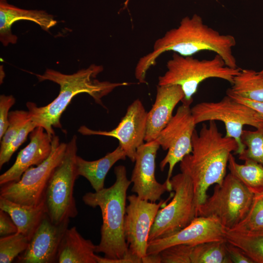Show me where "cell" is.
I'll return each instance as SVG.
<instances>
[{
	"mask_svg": "<svg viewBox=\"0 0 263 263\" xmlns=\"http://www.w3.org/2000/svg\"><path fill=\"white\" fill-rule=\"evenodd\" d=\"M184 98V92L179 85L157 86L155 102L147 114L146 142L157 138L172 117L175 107Z\"/></svg>",
	"mask_w": 263,
	"mask_h": 263,
	"instance_id": "obj_18",
	"label": "cell"
},
{
	"mask_svg": "<svg viewBox=\"0 0 263 263\" xmlns=\"http://www.w3.org/2000/svg\"><path fill=\"white\" fill-rule=\"evenodd\" d=\"M31 120V115L28 111L16 110L9 113V125L0 140V151L5 148L21 129Z\"/></svg>",
	"mask_w": 263,
	"mask_h": 263,
	"instance_id": "obj_29",
	"label": "cell"
},
{
	"mask_svg": "<svg viewBox=\"0 0 263 263\" xmlns=\"http://www.w3.org/2000/svg\"><path fill=\"white\" fill-rule=\"evenodd\" d=\"M52 138L40 126L30 134V142L19 152L14 164L0 176V185L19 181L30 167L38 166L50 156Z\"/></svg>",
	"mask_w": 263,
	"mask_h": 263,
	"instance_id": "obj_17",
	"label": "cell"
},
{
	"mask_svg": "<svg viewBox=\"0 0 263 263\" xmlns=\"http://www.w3.org/2000/svg\"><path fill=\"white\" fill-rule=\"evenodd\" d=\"M167 71L158 77V85H179L184 94L182 103L191 104L199 85L205 80L217 78L232 84L241 68L227 66L218 55L211 59H199L173 53L167 63Z\"/></svg>",
	"mask_w": 263,
	"mask_h": 263,
	"instance_id": "obj_5",
	"label": "cell"
},
{
	"mask_svg": "<svg viewBox=\"0 0 263 263\" xmlns=\"http://www.w3.org/2000/svg\"><path fill=\"white\" fill-rule=\"evenodd\" d=\"M263 227V193L254 194L245 218L234 228L254 229Z\"/></svg>",
	"mask_w": 263,
	"mask_h": 263,
	"instance_id": "obj_30",
	"label": "cell"
},
{
	"mask_svg": "<svg viewBox=\"0 0 263 263\" xmlns=\"http://www.w3.org/2000/svg\"><path fill=\"white\" fill-rule=\"evenodd\" d=\"M20 20L34 22L46 31L57 23L53 16L43 10L20 9L0 0V40L4 46L16 43L18 38L12 34L11 27Z\"/></svg>",
	"mask_w": 263,
	"mask_h": 263,
	"instance_id": "obj_19",
	"label": "cell"
},
{
	"mask_svg": "<svg viewBox=\"0 0 263 263\" xmlns=\"http://www.w3.org/2000/svg\"><path fill=\"white\" fill-rule=\"evenodd\" d=\"M190 106L183 103L156 139L164 150H168L160 168L163 171L169 165L165 182L172 190L170 179L174 167L192 151V138L196 124Z\"/></svg>",
	"mask_w": 263,
	"mask_h": 263,
	"instance_id": "obj_11",
	"label": "cell"
},
{
	"mask_svg": "<svg viewBox=\"0 0 263 263\" xmlns=\"http://www.w3.org/2000/svg\"><path fill=\"white\" fill-rule=\"evenodd\" d=\"M173 194L158 203L142 199L137 195L127 197L129 205L126 209L124 231L131 253L142 259L147 255L149 233L155 218L160 208L167 205Z\"/></svg>",
	"mask_w": 263,
	"mask_h": 263,
	"instance_id": "obj_12",
	"label": "cell"
},
{
	"mask_svg": "<svg viewBox=\"0 0 263 263\" xmlns=\"http://www.w3.org/2000/svg\"><path fill=\"white\" fill-rule=\"evenodd\" d=\"M226 94L230 96L236 101L245 104L254 110H255L263 119V102L253 101L235 94L228 91H226Z\"/></svg>",
	"mask_w": 263,
	"mask_h": 263,
	"instance_id": "obj_36",
	"label": "cell"
},
{
	"mask_svg": "<svg viewBox=\"0 0 263 263\" xmlns=\"http://www.w3.org/2000/svg\"><path fill=\"white\" fill-rule=\"evenodd\" d=\"M258 73L260 75L263 77V67L260 71L258 72Z\"/></svg>",
	"mask_w": 263,
	"mask_h": 263,
	"instance_id": "obj_38",
	"label": "cell"
},
{
	"mask_svg": "<svg viewBox=\"0 0 263 263\" xmlns=\"http://www.w3.org/2000/svg\"><path fill=\"white\" fill-rule=\"evenodd\" d=\"M160 147L155 139L137 149L131 179L132 191L141 199L151 202L159 201L166 191H172L166 182L161 184L155 178V159Z\"/></svg>",
	"mask_w": 263,
	"mask_h": 263,
	"instance_id": "obj_14",
	"label": "cell"
},
{
	"mask_svg": "<svg viewBox=\"0 0 263 263\" xmlns=\"http://www.w3.org/2000/svg\"><path fill=\"white\" fill-rule=\"evenodd\" d=\"M95 249L96 245L84 238L75 226L68 228L59 246L56 263H97Z\"/></svg>",
	"mask_w": 263,
	"mask_h": 263,
	"instance_id": "obj_20",
	"label": "cell"
},
{
	"mask_svg": "<svg viewBox=\"0 0 263 263\" xmlns=\"http://www.w3.org/2000/svg\"><path fill=\"white\" fill-rule=\"evenodd\" d=\"M114 173L116 179L112 186L95 192H87L82 200L90 207H98L101 211V238L96 245V253H102L105 257L114 259L113 263H119L122 260L131 263L132 258L124 234V223L127 191L132 182L127 178L124 166H116Z\"/></svg>",
	"mask_w": 263,
	"mask_h": 263,
	"instance_id": "obj_4",
	"label": "cell"
},
{
	"mask_svg": "<svg viewBox=\"0 0 263 263\" xmlns=\"http://www.w3.org/2000/svg\"><path fill=\"white\" fill-rule=\"evenodd\" d=\"M127 155L119 145L113 151L94 161H87L77 155L76 171L78 176L85 177L95 191L104 188L106 176L113 165L119 160H125Z\"/></svg>",
	"mask_w": 263,
	"mask_h": 263,
	"instance_id": "obj_22",
	"label": "cell"
},
{
	"mask_svg": "<svg viewBox=\"0 0 263 263\" xmlns=\"http://www.w3.org/2000/svg\"><path fill=\"white\" fill-rule=\"evenodd\" d=\"M129 0H126L125 3V5L126 6L128 4V1Z\"/></svg>",
	"mask_w": 263,
	"mask_h": 263,
	"instance_id": "obj_39",
	"label": "cell"
},
{
	"mask_svg": "<svg viewBox=\"0 0 263 263\" xmlns=\"http://www.w3.org/2000/svg\"><path fill=\"white\" fill-rule=\"evenodd\" d=\"M236 44L233 36L221 34L205 24L199 15L186 16L177 27L169 30L155 41L151 52L140 58L135 68V77L140 83H146L147 72L155 64L158 57L168 51L183 56H192L203 51H212L221 56L227 66L237 68L232 52Z\"/></svg>",
	"mask_w": 263,
	"mask_h": 263,
	"instance_id": "obj_1",
	"label": "cell"
},
{
	"mask_svg": "<svg viewBox=\"0 0 263 263\" xmlns=\"http://www.w3.org/2000/svg\"><path fill=\"white\" fill-rule=\"evenodd\" d=\"M103 71L101 65L91 64L71 75L47 69L42 75L35 74L39 81L49 80L59 85L58 96L46 106L38 107L34 102L26 103L31 120L37 126L42 127L52 137L55 135L54 128L62 129L60 118L72 99L76 95L86 93L103 107L101 99L115 88L129 85L127 82L100 81L96 77Z\"/></svg>",
	"mask_w": 263,
	"mask_h": 263,
	"instance_id": "obj_3",
	"label": "cell"
},
{
	"mask_svg": "<svg viewBox=\"0 0 263 263\" xmlns=\"http://www.w3.org/2000/svg\"><path fill=\"white\" fill-rule=\"evenodd\" d=\"M52 143V150L48 158L36 167H30L19 181L1 186L0 197L27 206H37L44 199L49 179L61 161L67 145L60 142L56 135Z\"/></svg>",
	"mask_w": 263,
	"mask_h": 263,
	"instance_id": "obj_9",
	"label": "cell"
},
{
	"mask_svg": "<svg viewBox=\"0 0 263 263\" xmlns=\"http://www.w3.org/2000/svg\"><path fill=\"white\" fill-rule=\"evenodd\" d=\"M77 136L67 143L65 154L53 171L45 194L47 214L56 224L75 218L78 214L74 196L76 171Z\"/></svg>",
	"mask_w": 263,
	"mask_h": 263,
	"instance_id": "obj_6",
	"label": "cell"
},
{
	"mask_svg": "<svg viewBox=\"0 0 263 263\" xmlns=\"http://www.w3.org/2000/svg\"><path fill=\"white\" fill-rule=\"evenodd\" d=\"M30 240L18 232L0 238V263H10L27 248Z\"/></svg>",
	"mask_w": 263,
	"mask_h": 263,
	"instance_id": "obj_28",
	"label": "cell"
},
{
	"mask_svg": "<svg viewBox=\"0 0 263 263\" xmlns=\"http://www.w3.org/2000/svg\"><path fill=\"white\" fill-rule=\"evenodd\" d=\"M226 244L224 240L193 245L191 263H232Z\"/></svg>",
	"mask_w": 263,
	"mask_h": 263,
	"instance_id": "obj_26",
	"label": "cell"
},
{
	"mask_svg": "<svg viewBox=\"0 0 263 263\" xmlns=\"http://www.w3.org/2000/svg\"><path fill=\"white\" fill-rule=\"evenodd\" d=\"M191 109L196 124L205 121L223 122L226 130L225 135L234 139L238 145L236 153L238 155L245 149L241 140L244 126L257 128L263 124V119L255 110L227 94L219 101L201 102Z\"/></svg>",
	"mask_w": 263,
	"mask_h": 263,
	"instance_id": "obj_10",
	"label": "cell"
},
{
	"mask_svg": "<svg viewBox=\"0 0 263 263\" xmlns=\"http://www.w3.org/2000/svg\"><path fill=\"white\" fill-rule=\"evenodd\" d=\"M254 194L231 173L216 184L211 196L197 209L196 217H213L226 229L236 227L246 216Z\"/></svg>",
	"mask_w": 263,
	"mask_h": 263,
	"instance_id": "obj_7",
	"label": "cell"
},
{
	"mask_svg": "<svg viewBox=\"0 0 263 263\" xmlns=\"http://www.w3.org/2000/svg\"><path fill=\"white\" fill-rule=\"evenodd\" d=\"M226 250L232 263H254L239 247L226 242Z\"/></svg>",
	"mask_w": 263,
	"mask_h": 263,
	"instance_id": "obj_35",
	"label": "cell"
},
{
	"mask_svg": "<svg viewBox=\"0 0 263 263\" xmlns=\"http://www.w3.org/2000/svg\"><path fill=\"white\" fill-rule=\"evenodd\" d=\"M15 101L12 95L0 96V140L8 127L9 110L14 105Z\"/></svg>",
	"mask_w": 263,
	"mask_h": 263,
	"instance_id": "obj_33",
	"label": "cell"
},
{
	"mask_svg": "<svg viewBox=\"0 0 263 263\" xmlns=\"http://www.w3.org/2000/svg\"><path fill=\"white\" fill-rule=\"evenodd\" d=\"M170 183L173 196L169 204L159 209L150 228L149 242L175 233L196 217L197 207L190 178L181 172L171 177Z\"/></svg>",
	"mask_w": 263,
	"mask_h": 263,
	"instance_id": "obj_8",
	"label": "cell"
},
{
	"mask_svg": "<svg viewBox=\"0 0 263 263\" xmlns=\"http://www.w3.org/2000/svg\"><path fill=\"white\" fill-rule=\"evenodd\" d=\"M70 219L56 224L47 214L30 240L27 249L17 258L19 263H56L59 246Z\"/></svg>",
	"mask_w": 263,
	"mask_h": 263,
	"instance_id": "obj_16",
	"label": "cell"
},
{
	"mask_svg": "<svg viewBox=\"0 0 263 263\" xmlns=\"http://www.w3.org/2000/svg\"><path fill=\"white\" fill-rule=\"evenodd\" d=\"M147 114L143 103L137 99L128 106L125 115L113 130L95 131L82 126L78 132L83 135H100L115 138L127 157L134 162L137 149L144 143Z\"/></svg>",
	"mask_w": 263,
	"mask_h": 263,
	"instance_id": "obj_13",
	"label": "cell"
},
{
	"mask_svg": "<svg viewBox=\"0 0 263 263\" xmlns=\"http://www.w3.org/2000/svg\"><path fill=\"white\" fill-rule=\"evenodd\" d=\"M143 263H161L159 254L147 255L142 259Z\"/></svg>",
	"mask_w": 263,
	"mask_h": 263,
	"instance_id": "obj_37",
	"label": "cell"
},
{
	"mask_svg": "<svg viewBox=\"0 0 263 263\" xmlns=\"http://www.w3.org/2000/svg\"><path fill=\"white\" fill-rule=\"evenodd\" d=\"M231 93L253 101L263 102V77L258 72L241 69L234 78Z\"/></svg>",
	"mask_w": 263,
	"mask_h": 263,
	"instance_id": "obj_25",
	"label": "cell"
},
{
	"mask_svg": "<svg viewBox=\"0 0 263 263\" xmlns=\"http://www.w3.org/2000/svg\"><path fill=\"white\" fill-rule=\"evenodd\" d=\"M230 173L240 180L253 194L263 193V165L247 160L244 163H237L230 154L227 166Z\"/></svg>",
	"mask_w": 263,
	"mask_h": 263,
	"instance_id": "obj_24",
	"label": "cell"
},
{
	"mask_svg": "<svg viewBox=\"0 0 263 263\" xmlns=\"http://www.w3.org/2000/svg\"><path fill=\"white\" fill-rule=\"evenodd\" d=\"M225 228L215 218L197 216L187 226L168 237L149 242L147 255L158 254L177 244L195 245L204 243L225 240Z\"/></svg>",
	"mask_w": 263,
	"mask_h": 263,
	"instance_id": "obj_15",
	"label": "cell"
},
{
	"mask_svg": "<svg viewBox=\"0 0 263 263\" xmlns=\"http://www.w3.org/2000/svg\"><path fill=\"white\" fill-rule=\"evenodd\" d=\"M225 238L227 242L241 248L254 263H263V227L225 228Z\"/></svg>",
	"mask_w": 263,
	"mask_h": 263,
	"instance_id": "obj_23",
	"label": "cell"
},
{
	"mask_svg": "<svg viewBox=\"0 0 263 263\" xmlns=\"http://www.w3.org/2000/svg\"><path fill=\"white\" fill-rule=\"evenodd\" d=\"M17 232L18 228L9 214L0 209V237L8 236Z\"/></svg>",
	"mask_w": 263,
	"mask_h": 263,
	"instance_id": "obj_34",
	"label": "cell"
},
{
	"mask_svg": "<svg viewBox=\"0 0 263 263\" xmlns=\"http://www.w3.org/2000/svg\"><path fill=\"white\" fill-rule=\"evenodd\" d=\"M203 124L192 138V151L180 162L181 172L192 182L197 209L208 197L211 185L220 184L226 176L229 157L238 150L236 140L224 136L215 121ZM197 212V211H196Z\"/></svg>",
	"mask_w": 263,
	"mask_h": 263,
	"instance_id": "obj_2",
	"label": "cell"
},
{
	"mask_svg": "<svg viewBox=\"0 0 263 263\" xmlns=\"http://www.w3.org/2000/svg\"><path fill=\"white\" fill-rule=\"evenodd\" d=\"M0 209L9 214L18 228V232L29 240L47 214L45 198L37 206H27L0 197Z\"/></svg>",
	"mask_w": 263,
	"mask_h": 263,
	"instance_id": "obj_21",
	"label": "cell"
},
{
	"mask_svg": "<svg viewBox=\"0 0 263 263\" xmlns=\"http://www.w3.org/2000/svg\"><path fill=\"white\" fill-rule=\"evenodd\" d=\"M37 124L30 120L21 129L17 136L9 143L5 148L0 151V169L11 159L13 153L26 140L28 134L36 127Z\"/></svg>",
	"mask_w": 263,
	"mask_h": 263,
	"instance_id": "obj_32",
	"label": "cell"
},
{
	"mask_svg": "<svg viewBox=\"0 0 263 263\" xmlns=\"http://www.w3.org/2000/svg\"><path fill=\"white\" fill-rule=\"evenodd\" d=\"M242 143L245 147L239 155L240 160H250L263 165V124L254 131L243 130Z\"/></svg>",
	"mask_w": 263,
	"mask_h": 263,
	"instance_id": "obj_27",
	"label": "cell"
},
{
	"mask_svg": "<svg viewBox=\"0 0 263 263\" xmlns=\"http://www.w3.org/2000/svg\"><path fill=\"white\" fill-rule=\"evenodd\" d=\"M193 246L177 244L165 248L159 253L161 263H191Z\"/></svg>",
	"mask_w": 263,
	"mask_h": 263,
	"instance_id": "obj_31",
	"label": "cell"
}]
</instances>
